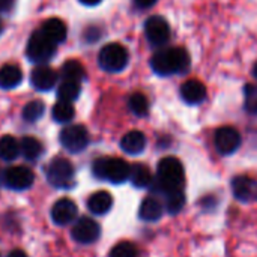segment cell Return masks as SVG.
Wrapping results in <instances>:
<instances>
[{"mask_svg":"<svg viewBox=\"0 0 257 257\" xmlns=\"http://www.w3.org/2000/svg\"><path fill=\"white\" fill-rule=\"evenodd\" d=\"M185 184V172L182 163L175 157H166L158 163L157 176L149 187L155 194L161 196L169 191L184 190Z\"/></svg>","mask_w":257,"mask_h":257,"instance_id":"1","label":"cell"},{"mask_svg":"<svg viewBox=\"0 0 257 257\" xmlns=\"http://www.w3.org/2000/svg\"><path fill=\"white\" fill-rule=\"evenodd\" d=\"M191 57L184 47L161 48L151 59V68L161 77L185 74L190 69Z\"/></svg>","mask_w":257,"mask_h":257,"instance_id":"2","label":"cell"},{"mask_svg":"<svg viewBox=\"0 0 257 257\" xmlns=\"http://www.w3.org/2000/svg\"><path fill=\"white\" fill-rule=\"evenodd\" d=\"M92 172L98 179L111 184H123L130 179L131 166L120 158H98L93 161Z\"/></svg>","mask_w":257,"mask_h":257,"instance_id":"3","label":"cell"},{"mask_svg":"<svg viewBox=\"0 0 257 257\" xmlns=\"http://www.w3.org/2000/svg\"><path fill=\"white\" fill-rule=\"evenodd\" d=\"M128 60H130L128 50L117 42H111V44L104 45L99 51V56H98L99 66L107 72L123 71L128 65Z\"/></svg>","mask_w":257,"mask_h":257,"instance_id":"4","label":"cell"},{"mask_svg":"<svg viewBox=\"0 0 257 257\" xmlns=\"http://www.w3.org/2000/svg\"><path fill=\"white\" fill-rule=\"evenodd\" d=\"M56 53V44L50 41L41 30L35 32L29 42L26 54L35 63H47Z\"/></svg>","mask_w":257,"mask_h":257,"instance_id":"5","label":"cell"},{"mask_svg":"<svg viewBox=\"0 0 257 257\" xmlns=\"http://www.w3.org/2000/svg\"><path fill=\"white\" fill-rule=\"evenodd\" d=\"M47 179L56 188H69L74 184V167L66 158H54L47 167Z\"/></svg>","mask_w":257,"mask_h":257,"instance_id":"6","label":"cell"},{"mask_svg":"<svg viewBox=\"0 0 257 257\" xmlns=\"http://www.w3.org/2000/svg\"><path fill=\"white\" fill-rule=\"evenodd\" d=\"M170 26L164 17L152 15L145 23V35L152 47H163L170 39Z\"/></svg>","mask_w":257,"mask_h":257,"instance_id":"7","label":"cell"},{"mask_svg":"<svg viewBox=\"0 0 257 257\" xmlns=\"http://www.w3.org/2000/svg\"><path fill=\"white\" fill-rule=\"evenodd\" d=\"M60 143L62 146L71 152L78 154L84 151L89 145V133L83 125H71L62 130L60 133Z\"/></svg>","mask_w":257,"mask_h":257,"instance_id":"8","label":"cell"},{"mask_svg":"<svg viewBox=\"0 0 257 257\" xmlns=\"http://www.w3.org/2000/svg\"><path fill=\"white\" fill-rule=\"evenodd\" d=\"M2 181L8 188L21 191V190H27L32 187L35 176L30 169H27L24 166H14L3 172Z\"/></svg>","mask_w":257,"mask_h":257,"instance_id":"9","label":"cell"},{"mask_svg":"<svg viewBox=\"0 0 257 257\" xmlns=\"http://www.w3.org/2000/svg\"><path fill=\"white\" fill-rule=\"evenodd\" d=\"M241 142H242L241 134L233 126H221V128H218L217 133H215V137H214L215 149L221 155L235 154L239 149Z\"/></svg>","mask_w":257,"mask_h":257,"instance_id":"10","label":"cell"},{"mask_svg":"<svg viewBox=\"0 0 257 257\" xmlns=\"http://www.w3.org/2000/svg\"><path fill=\"white\" fill-rule=\"evenodd\" d=\"M71 235H72L74 241H77L78 244L89 245V244H93L95 241H98V238L101 235V227L95 220H92L89 217H83L77 223H74Z\"/></svg>","mask_w":257,"mask_h":257,"instance_id":"11","label":"cell"},{"mask_svg":"<svg viewBox=\"0 0 257 257\" xmlns=\"http://www.w3.org/2000/svg\"><path fill=\"white\" fill-rule=\"evenodd\" d=\"M232 193L239 202H257V181L248 176H236L232 181Z\"/></svg>","mask_w":257,"mask_h":257,"instance_id":"12","label":"cell"},{"mask_svg":"<svg viewBox=\"0 0 257 257\" xmlns=\"http://www.w3.org/2000/svg\"><path fill=\"white\" fill-rule=\"evenodd\" d=\"M77 205L68 199V197H63V199H59L53 208H51V218L56 224L59 226H66L69 223H72L77 217Z\"/></svg>","mask_w":257,"mask_h":257,"instance_id":"13","label":"cell"},{"mask_svg":"<svg viewBox=\"0 0 257 257\" xmlns=\"http://www.w3.org/2000/svg\"><path fill=\"white\" fill-rule=\"evenodd\" d=\"M181 98L184 102L190 105H197L202 104L206 99V87L202 81L199 80H187L181 86Z\"/></svg>","mask_w":257,"mask_h":257,"instance_id":"14","label":"cell"},{"mask_svg":"<svg viewBox=\"0 0 257 257\" xmlns=\"http://www.w3.org/2000/svg\"><path fill=\"white\" fill-rule=\"evenodd\" d=\"M56 81H57V74L54 72V69H51L47 65H41L32 71L30 83L36 90L41 92L50 90L56 84Z\"/></svg>","mask_w":257,"mask_h":257,"instance_id":"15","label":"cell"},{"mask_svg":"<svg viewBox=\"0 0 257 257\" xmlns=\"http://www.w3.org/2000/svg\"><path fill=\"white\" fill-rule=\"evenodd\" d=\"M163 212H164L163 203L155 196H149L142 202L140 209H139V217L143 221L155 223L163 217Z\"/></svg>","mask_w":257,"mask_h":257,"instance_id":"16","label":"cell"},{"mask_svg":"<svg viewBox=\"0 0 257 257\" xmlns=\"http://www.w3.org/2000/svg\"><path fill=\"white\" fill-rule=\"evenodd\" d=\"M120 148L130 155H139L146 148V137L142 131H130L122 137Z\"/></svg>","mask_w":257,"mask_h":257,"instance_id":"17","label":"cell"},{"mask_svg":"<svg viewBox=\"0 0 257 257\" xmlns=\"http://www.w3.org/2000/svg\"><path fill=\"white\" fill-rule=\"evenodd\" d=\"M113 206V197L107 191H98L92 194L87 200V208L95 215H104L107 214Z\"/></svg>","mask_w":257,"mask_h":257,"instance_id":"18","label":"cell"},{"mask_svg":"<svg viewBox=\"0 0 257 257\" xmlns=\"http://www.w3.org/2000/svg\"><path fill=\"white\" fill-rule=\"evenodd\" d=\"M41 32L50 39L53 41L54 44H59L62 41H65L66 38V26L62 20L59 18H48L44 24H42V29Z\"/></svg>","mask_w":257,"mask_h":257,"instance_id":"19","label":"cell"},{"mask_svg":"<svg viewBox=\"0 0 257 257\" xmlns=\"http://www.w3.org/2000/svg\"><path fill=\"white\" fill-rule=\"evenodd\" d=\"M23 80V72L17 65H3L0 68V87L12 89L17 87Z\"/></svg>","mask_w":257,"mask_h":257,"instance_id":"20","label":"cell"},{"mask_svg":"<svg viewBox=\"0 0 257 257\" xmlns=\"http://www.w3.org/2000/svg\"><path fill=\"white\" fill-rule=\"evenodd\" d=\"M128 181H131V184L136 188H148L152 185L154 176L145 164H134V166H131Z\"/></svg>","mask_w":257,"mask_h":257,"instance_id":"21","label":"cell"},{"mask_svg":"<svg viewBox=\"0 0 257 257\" xmlns=\"http://www.w3.org/2000/svg\"><path fill=\"white\" fill-rule=\"evenodd\" d=\"M20 152L23 154V157L26 160L35 161V160H38L44 154V146L35 137H24L20 142Z\"/></svg>","mask_w":257,"mask_h":257,"instance_id":"22","label":"cell"},{"mask_svg":"<svg viewBox=\"0 0 257 257\" xmlns=\"http://www.w3.org/2000/svg\"><path fill=\"white\" fill-rule=\"evenodd\" d=\"M163 200H164V206L170 214H178L182 211V208L185 206V194L184 190H175V191H169L161 194Z\"/></svg>","mask_w":257,"mask_h":257,"instance_id":"23","label":"cell"},{"mask_svg":"<svg viewBox=\"0 0 257 257\" xmlns=\"http://www.w3.org/2000/svg\"><path fill=\"white\" fill-rule=\"evenodd\" d=\"M80 81H72V80H63L59 87H57V98L59 101H66L72 102L78 98L80 95Z\"/></svg>","mask_w":257,"mask_h":257,"instance_id":"24","label":"cell"},{"mask_svg":"<svg viewBox=\"0 0 257 257\" xmlns=\"http://www.w3.org/2000/svg\"><path fill=\"white\" fill-rule=\"evenodd\" d=\"M51 116L56 122L59 123H66L71 122L75 116V110L72 102H66V101H59L54 104L53 110H51Z\"/></svg>","mask_w":257,"mask_h":257,"instance_id":"25","label":"cell"},{"mask_svg":"<svg viewBox=\"0 0 257 257\" xmlns=\"http://www.w3.org/2000/svg\"><path fill=\"white\" fill-rule=\"evenodd\" d=\"M20 154V143L12 136H3L0 139V158L5 161H14Z\"/></svg>","mask_w":257,"mask_h":257,"instance_id":"26","label":"cell"},{"mask_svg":"<svg viewBox=\"0 0 257 257\" xmlns=\"http://www.w3.org/2000/svg\"><path fill=\"white\" fill-rule=\"evenodd\" d=\"M128 107H130V110H131L136 116H139V117H143V116H146V114L149 113V101H148V98H146L143 93H140V92L133 93V95L130 96V99H128Z\"/></svg>","mask_w":257,"mask_h":257,"instance_id":"27","label":"cell"},{"mask_svg":"<svg viewBox=\"0 0 257 257\" xmlns=\"http://www.w3.org/2000/svg\"><path fill=\"white\" fill-rule=\"evenodd\" d=\"M62 77L65 80H72V81H80L84 77V68L80 62L77 60H68L62 66Z\"/></svg>","mask_w":257,"mask_h":257,"instance_id":"28","label":"cell"},{"mask_svg":"<svg viewBox=\"0 0 257 257\" xmlns=\"http://www.w3.org/2000/svg\"><path fill=\"white\" fill-rule=\"evenodd\" d=\"M44 111H45L44 102L35 99V101H30L29 104H26V107L23 108V117L27 122H36L38 119L42 117Z\"/></svg>","mask_w":257,"mask_h":257,"instance_id":"29","label":"cell"},{"mask_svg":"<svg viewBox=\"0 0 257 257\" xmlns=\"http://www.w3.org/2000/svg\"><path fill=\"white\" fill-rule=\"evenodd\" d=\"M244 108L250 114H257V84L244 86Z\"/></svg>","mask_w":257,"mask_h":257,"instance_id":"30","label":"cell"},{"mask_svg":"<svg viewBox=\"0 0 257 257\" xmlns=\"http://www.w3.org/2000/svg\"><path fill=\"white\" fill-rule=\"evenodd\" d=\"M110 257H137V248L131 242H119L110 251Z\"/></svg>","mask_w":257,"mask_h":257,"instance_id":"31","label":"cell"},{"mask_svg":"<svg viewBox=\"0 0 257 257\" xmlns=\"http://www.w3.org/2000/svg\"><path fill=\"white\" fill-rule=\"evenodd\" d=\"M158 0H134V3L142 8V9H148V8H152Z\"/></svg>","mask_w":257,"mask_h":257,"instance_id":"32","label":"cell"},{"mask_svg":"<svg viewBox=\"0 0 257 257\" xmlns=\"http://www.w3.org/2000/svg\"><path fill=\"white\" fill-rule=\"evenodd\" d=\"M12 6H14V0H0V12H6L12 9Z\"/></svg>","mask_w":257,"mask_h":257,"instance_id":"33","label":"cell"},{"mask_svg":"<svg viewBox=\"0 0 257 257\" xmlns=\"http://www.w3.org/2000/svg\"><path fill=\"white\" fill-rule=\"evenodd\" d=\"M8 257H27V254H26L23 250H12V251L8 254Z\"/></svg>","mask_w":257,"mask_h":257,"instance_id":"34","label":"cell"},{"mask_svg":"<svg viewBox=\"0 0 257 257\" xmlns=\"http://www.w3.org/2000/svg\"><path fill=\"white\" fill-rule=\"evenodd\" d=\"M83 5H87V6H95V5H98L101 0H80Z\"/></svg>","mask_w":257,"mask_h":257,"instance_id":"35","label":"cell"},{"mask_svg":"<svg viewBox=\"0 0 257 257\" xmlns=\"http://www.w3.org/2000/svg\"><path fill=\"white\" fill-rule=\"evenodd\" d=\"M253 75H254V78L257 80V62L254 63V66H253Z\"/></svg>","mask_w":257,"mask_h":257,"instance_id":"36","label":"cell"},{"mask_svg":"<svg viewBox=\"0 0 257 257\" xmlns=\"http://www.w3.org/2000/svg\"><path fill=\"white\" fill-rule=\"evenodd\" d=\"M0 33H2V21H0Z\"/></svg>","mask_w":257,"mask_h":257,"instance_id":"37","label":"cell"}]
</instances>
